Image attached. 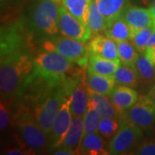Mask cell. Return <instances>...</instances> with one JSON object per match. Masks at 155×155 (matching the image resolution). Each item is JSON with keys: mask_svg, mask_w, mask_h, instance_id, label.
<instances>
[{"mask_svg": "<svg viewBox=\"0 0 155 155\" xmlns=\"http://www.w3.org/2000/svg\"><path fill=\"white\" fill-rule=\"evenodd\" d=\"M84 135L83 116H73L71 126L69 127L61 147H67L78 154V150Z\"/></svg>", "mask_w": 155, "mask_h": 155, "instance_id": "2e32d148", "label": "cell"}, {"mask_svg": "<svg viewBox=\"0 0 155 155\" xmlns=\"http://www.w3.org/2000/svg\"><path fill=\"white\" fill-rule=\"evenodd\" d=\"M131 28V32L153 26L149 9L128 6L122 16Z\"/></svg>", "mask_w": 155, "mask_h": 155, "instance_id": "4fadbf2b", "label": "cell"}, {"mask_svg": "<svg viewBox=\"0 0 155 155\" xmlns=\"http://www.w3.org/2000/svg\"><path fill=\"white\" fill-rule=\"evenodd\" d=\"M70 91L65 84H60L44 100L34 107L33 113L40 127L50 137V134L56 116L61 109L64 99L71 96Z\"/></svg>", "mask_w": 155, "mask_h": 155, "instance_id": "3957f363", "label": "cell"}, {"mask_svg": "<svg viewBox=\"0 0 155 155\" xmlns=\"http://www.w3.org/2000/svg\"><path fill=\"white\" fill-rule=\"evenodd\" d=\"M135 154L155 155V138L146 140L139 145L135 150Z\"/></svg>", "mask_w": 155, "mask_h": 155, "instance_id": "4dcf8cb0", "label": "cell"}, {"mask_svg": "<svg viewBox=\"0 0 155 155\" xmlns=\"http://www.w3.org/2000/svg\"><path fill=\"white\" fill-rule=\"evenodd\" d=\"M120 116H124L142 130L155 123V101L148 95L139 96L135 104Z\"/></svg>", "mask_w": 155, "mask_h": 155, "instance_id": "52a82bcc", "label": "cell"}, {"mask_svg": "<svg viewBox=\"0 0 155 155\" xmlns=\"http://www.w3.org/2000/svg\"><path fill=\"white\" fill-rule=\"evenodd\" d=\"M59 28L61 35L84 42L88 41L92 36L91 29L62 5H59Z\"/></svg>", "mask_w": 155, "mask_h": 155, "instance_id": "ba28073f", "label": "cell"}, {"mask_svg": "<svg viewBox=\"0 0 155 155\" xmlns=\"http://www.w3.org/2000/svg\"><path fill=\"white\" fill-rule=\"evenodd\" d=\"M6 1H7V0H1V6H2V7H4V5L5 4Z\"/></svg>", "mask_w": 155, "mask_h": 155, "instance_id": "8d00e7d4", "label": "cell"}, {"mask_svg": "<svg viewBox=\"0 0 155 155\" xmlns=\"http://www.w3.org/2000/svg\"><path fill=\"white\" fill-rule=\"evenodd\" d=\"M86 73L84 75L71 95V110L73 116H84L88 108L90 97L86 83Z\"/></svg>", "mask_w": 155, "mask_h": 155, "instance_id": "5bb4252c", "label": "cell"}, {"mask_svg": "<svg viewBox=\"0 0 155 155\" xmlns=\"http://www.w3.org/2000/svg\"><path fill=\"white\" fill-rule=\"evenodd\" d=\"M104 33L116 42L130 40L131 28L122 17L111 19L106 22Z\"/></svg>", "mask_w": 155, "mask_h": 155, "instance_id": "ac0fdd59", "label": "cell"}, {"mask_svg": "<svg viewBox=\"0 0 155 155\" xmlns=\"http://www.w3.org/2000/svg\"><path fill=\"white\" fill-rule=\"evenodd\" d=\"M101 117L102 116L97 110L96 105L93 104V102L90 99L87 110L83 116L84 134L97 132V127H98V123H99Z\"/></svg>", "mask_w": 155, "mask_h": 155, "instance_id": "83f0119b", "label": "cell"}, {"mask_svg": "<svg viewBox=\"0 0 155 155\" xmlns=\"http://www.w3.org/2000/svg\"><path fill=\"white\" fill-rule=\"evenodd\" d=\"M78 154L107 155L110 154L106 147L105 140L97 132L85 134L78 150Z\"/></svg>", "mask_w": 155, "mask_h": 155, "instance_id": "9a60e30c", "label": "cell"}, {"mask_svg": "<svg viewBox=\"0 0 155 155\" xmlns=\"http://www.w3.org/2000/svg\"><path fill=\"white\" fill-rule=\"evenodd\" d=\"M88 46L91 55L98 56L108 60H119L117 43L105 35L97 34L92 35Z\"/></svg>", "mask_w": 155, "mask_h": 155, "instance_id": "8fae6325", "label": "cell"}, {"mask_svg": "<svg viewBox=\"0 0 155 155\" xmlns=\"http://www.w3.org/2000/svg\"><path fill=\"white\" fill-rule=\"evenodd\" d=\"M116 43L118 51V59L120 62L122 64L134 66L135 61L139 56V52L135 49L132 42L127 40Z\"/></svg>", "mask_w": 155, "mask_h": 155, "instance_id": "4316f807", "label": "cell"}, {"mask_svg": "<svg viewBox=\"0 0 155 155\" xmlns=\"http://www.w3.org/2000/svg\"><path fill=\"white\" fill-rule=\"evenodd\" d=\"M86 83L89 90L106 96H110L116 84L114 76H105L88 72L86 75Z\"/></svg>", "mask_w": 155, "mask_h": 155, "instance_id": "44dd1931", "label": "cell"}, {"mask_svg": "<svg viewBox=\"0 0 155 155\" xmlns=\"http://www.w3.org/2000/svg\"><path fill=\"white\" fill-rule=\"evenodd\" d=\"M54 1H55V2H57V3H59V2H61L62 0H54Z\"/></svg>", "mask_w": 155, "mask_h": 155, "instance_id": "74e56055", "label": "cell"}, {"mask_svg": "<svg viewBox=\"0 0 155 155\" xmlns=\"http://www.w3.org/2000/svg\"><path fill=\"white\" fill-rule=\"evenodd\" d=\"M154 28V26H152L131 32L130 41L139 53H145Z\"/></svg>", "mask_w": 155, "mask_h": 155, "instance_id": "f1b7e54d", "label": "cell"}, {"mask_svg": "<svg viewBox=\"0 0 155 155\" xmlns=\"http://www.w3.org/2000/svg\"><path fill=\"white\" fill-rule=\"evenodd\" d=\"M105 25V18L101 14L94 0H91L89 7L87 26L91 29L92 35L104 32Z\"/></svg>", "mask_w": 155, "mask_h": 155, "instance_id": "d4e9b609", "label": "cell"}, {"mask_svg": "<svg viewBox=\"0 0 155 155\" xmlns=\"http://www.w3.org/2000/svg\"><path fill=\"white\" fill-rule=\"evenodd\" d=\"M1 99L12 102L18 97L28 78L34 71V60L26 51H17L1 55Z\"/></svg>", "mask_w": 155, "mask_h": 155, "instance_id": "6da1fadb", "label": "cell"}, {"mask_svg": "<svg viewBox=\"0 0 155 155\" xmlns=\"http://www.w3.org/2000/svg\"><path fill=\"white\" fill-rule=\"evenodd\" d=\"M120 128L108 146L110 154L134 153V149L138 147L143 135L142 129L124 116H120Z\"/></svg>", "mask_w": 155, "mask_h": 155, "instance_id": "5b68a950", "label": "cell"}, {"mask_svg": "<svg viewBox=\"0 0 155 155\" xmlns=\"http://www.w3.org/2000/svg\"><path fill=\"white\" fill-rule=\"evenodd\" d=\"M53 154L54 155H73L76 154V153L72 150L69 149L67 147H60L54 150V152L53 153Z\"/></svg>", "mask_w": 155, "mask_h": 155, "instance_id": "1f68e13d", "label": "cell"}, {"mask_svg": "<svg viewBox=\"0 0 155 155\" xmlns=\"http://www.w3.org/2000/svg\"><path fill=\"white\" fill-rule=\"evenodd\" d=\"M88 94L90 99L93 102L101 116H110V117H120L119 114L112 104L110 97L106 95L94 92L88 89Z\"/></svg>", "mask_w": 155, "mask_h": 155, "instance_id": "603a6c76", "label": "cell"}, {"mask_svg": "<svg viewBox=\"0 0 155 155\" xmlns=\"http://www.w3.org/2000/svg\"><path fill=\"white\" fill-rule=\"evenodd\" d=\"M106 22L122 17L129 6V0H94Z\"/></svg>", "mask_w": 155, "mask_h": 155, "instance_id": "d6986e66", "label": "cell"}, {"mask_svg": "<svg viewBox=\"0 0 155 155\" xmlns=\"http://www.w3.org/2000/svg\"><path fill=\"white\" fill-rule=\"evenodd\" d=\"M12 123L17 133V140L35 153L50 147L49 135L40 127L30 107L20 103L13 115Z\"/></svg>", "mask_w": 155, "mask_h": 155, "instance_id": "7a4b0ae2", "label": "cell"}, {"mask_svg": "<svg viewBox=\"0 0 155 155\" xmlns=\"http://www.w3.org/2000/svg\"><path fill=\"white\" fill-rule=\"evenodd\" d=\"M1 55L17 51H26L28 41L24 29L19 24L2 26L1 28Z\"/></svg>", "mask_w": 155, "mask_h": 155, "instance_id": "30bf717a", "label": "cell"}, {"mask_svg": "<svg viewBox=\"0 0 155 155\" xmlns=\"http://www.w3.org/2000/svg\"><path fill=\"white\" fill-rule=\"evenodd\" d=\"M147 48H155V28L153 34H152V35H151V37H150Z\"/></svg>", "mask_w": 155, "mask_h": 155, "instance_id": "836d02e7", "label": "cell"}, {"mask_svg": "<svg viewBox=\"0 0 155 155\" xmlns=\"http://www.w3.org/2000/svg\"><path fill=\"white\" fill-rule=\"evenodd\" d=\"M150 13H151V16L153 18V26L155 27V0L153 1V3L152 4V5L150 6L149 8Z\"/></svg>", "mask_w": 155, "mask_h": 155, "instance_id": "e575fe53", "label": "cell"}, {"mask_svg": "<svg viewBox=\"0 0 155 155\" xmlns=\"http://www.w3.org/2000/svg\"><path fill=\"white\" fill-rule=\"evenodd\" d=\"M139 85L143 89L150 88L155 84V67L146 54H139L135 61Z\"/></svg>", "mask_w": 155, "mask_h": 155, "instance_id": "e0dca14e", "label": "cell"}, {"mask_svg": "<svg viewBox=\"0 0 155 155\" xmlns=\"http://www.w3.org/2000/svg\"><path fill=\"white\" fill-rule=\"evenodd\" d=\"M91 1V0H62L61 5L87 26V17Z\"/></svg>", "mask_w": 155, "mask_h": 155, "instance_id": "cb8c5ba5", "label": "cell"}, {"mask_svg": "<svg viewBox=\"0 0 155 155\" xmlns=\"http://www.w3.org/2000/svg\"><path fill=\"white\" fill-rule=\"evenodd\" d=\"M145 54L155 67V48H147L145 51Z\"/></svg>", "mask_w": 155, "mask_h": 155, "instance_id": "d6a6232c", "label": "cell"}, {"mask_svg": "<svg viewBox=\"0 0 155 155\" xmlns=\"http://www.w3.org/2000/svg\"><path fill=\"white\" fill-rule=\"evenodd\" d=\"M114 78L117 85H125L135 88L139 85L138 74L135 66L120 64L114 74Z\"/></svg>", "mask_w": 155, "mask_h": 155, "instance_id": "7402d4cb", "label": "cell"}, {"mask_svg": "<svg viewBox=\"0 0 155 155\" xmlns=\"http://www.w3.org/2000/svg\"><path fill=\"white\" fill-rule=\"evenodd\" d=\"M72 118L73 116L71 110V96H68L63 101L53 125V128L50 134L51 149L55 150L61 147V143L71 126Z\"/></svg>", "mask_w": 155, "mask_h": 155, "instance_id": "9c48e42d", "label": "cell"}, {"mask_svg": "<svg viewBox=\"0 0 155 155\" xmlns=\"http://www.w3.org/2000/svg\"><path fill=\"white\" fill-rule=\"evenodd\" d=\"M121 121L120 117H110V116H103L100 119L97 133L104 139L105 140H110L115 136L118 129L120 128Z\"/></svg>", "mask_w": 155, "mask_h": 155, "instance_id": "484cf974", "label": "cell"}, {"mask_svg": "<svg viewBox=\"0 0 155 155\" xmlns=\"http://www.w3.org/2000/svg\"><path fill=\"white\" fill-rule=\"evenodd\" d=\"M11 102L5 99H1L0 102V129L4 131L13 122V116H11Z\"/></svg>", "mask_w": 155, "mask_h": 155, "instance_id": "f546056e", "label": "cell"}, {"mask_svg": "<svg viewBox=\"0 0 155 155\" xmlns=\"http://www.w3.org/2000/svg\"><path fill=\"white\" fill-rule=\"evenodd\" d=\"M44 49L57 52L83 68L88 67L91 53L86 42L61 35L45 41Z\"/></svg>", "mask_w": 155, "mask_h": 155, "instance_id": "277c9868", "label": "cell"}, {"mask_svg": "<svg viewBox=\"0 0 155 155\" xmlns=\"http://www.w3.org/2000/svg\"><path fill=\"white\" fill-rule=\"evenodd\" d=\"M147 95L150 96V97L155 101V84L151 87V89L149 90V91H148V93H147Z\"/></svg>", "mask_w": 155, "mask_h": 155, "instance_id": "d590c367", "label": "cell"}, {"mask_svg": "<svg viewBox=\"0 0 155 155\" xmlns=\"http://www.w3.org/2000/svg\"><path fill=\"white\" fill-rule=\"evenodd\" d=\"M32 22L36 29L53 36L60 31L59 5L54 0H41L34 10Z\"/></svg>", "mask_w": 155, "mask_h": 155, "instance_id": "8992f818", "label": "cell"}, {"mask_svg": "<svg viewBox=\"0 0 155 155\" xmlns=\"http://www.w3.org/2000/svg\"><path fill=\"white\" fill-rule=\"evenodd\" d=\"M138 97V92L134 89L125 85L115 86L110 94V99L119 116L132 108Z\"/></svg>", "mask_w": 155, "mask_h": 155, "instance_id": "7c38bea8", "label": "cell"}, {"mask_svg": "<svg viewBox=\"0 0 155 155\" xmlns=\"http://www.w3.org/2000/svg\"><path fill=\"white\" fill-rule=\"evenodd\" d=\"M121 62L119 60H108L98 56L91 55L89 60L87 72L105 76H114Z\"/></svg>", "mask_w": 155, "mask_h": 155, "instance_id": "ffe728a7", "label": "cell"}]
</instances>
